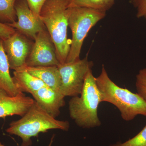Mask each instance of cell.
<instances>
[{
	"label": "cell",
	"mask_w": 146,
	"mask_h": 146,
	"mask_svg": "<svg viewBox=\"0 0 146 146\" xmlns=\"http://www.w3.org/2000/svg\"><path fill=\"white\" fill-rule=\"evenodd\" d=\"M101 96L92 70L86 74L80 95L72 97L69 102L70 117L77 125L84 129L98 127L102 123L98 115Z\"/></svg>",
	"instance_id": "obj_4"
},
{
	"label": "cell",
	"mask_w": 146,
	"mask_h": 146,
	"mask_svg": "<svg viewBox=\"0 0 146 146\" xmlns=\"http://www.w3.org/2000/svg\"><path fill=\"white\" fill-rule=\"evenodd\" d=\"M31 10L35 16L39 18L42 7L48 0H26Z\"/></svg>",
	"instance_id": "obj_20"
},
{
	"label": "cell",
	"mask_w": 146,
	"mask_h": 146,
	"mask_svg": "<svg viewBox=\"0 0 146 146\" xmlns=\"http://www.w3.org/2000/svg\"><path fill=\"white\" fill-rule=\"evenodd\" d=\"M34 102V99L23 93L12 96L0 88V118L12 115L23 117Z\"/></svg>",
	"instance_id": "obj_10"
},
{
	"label": "cell",
	"mask_w": 146,
	"mask_h": 146,
	"mask_svg": "<svg viewBox=\"0 0 146 146\" xmlns=\"http://www.w3.org/2000/svg\"><path fill=\"white\" fill-rule=\"evenodd\" d=\"M16 31V30L7 24L0 22V39L5 40Z\"/></svg>",
	"instance_id": "obj_21"
},
{
	"label": "cell",
	"mask_w": 146,
	"mask_h": 146,
	"mask_svg": "<svg viewBox=\"0 0 146 146\" xmlns=\"http://www.w3.org/2000/svg\"><path fill=\"white\" fill-rule=\"evenodd\" d=\"M16 70L26 71L42 80L46 86L60 92L61 80L57 66L31 67L25 65Z\"/></svg>",
	"instance_id": "obj_12"
},
{
	"label": "cell",
	"mask_w": 146,
	"mask_h": 146,
	"mask_svg": "<svg viewBox=\"0 0 146 146\" xmlns=\"http://www.w3.org/2000/svg\"><path fill=\"white\" fill-rule=\"evenodd\" d=\"M136 87L137 94L146 101V68L141 69L136 75Z\"/></svg>",
	"instance_id": "obj_18"
},
{
	"label": "cell",
	"mask_w": 146,
	"mask_h": 146,
	"mask_svg": "<svg viewBox=\"0 0 146 146\" xmlns=\"http://www.w3.org/2000/svg\"><path fill=\"white\" fill-rule=\"evenodd\" d=\"M17 0H0V22L13 23L17 19L15 4Z\"/></svg>",
	"instance_id": "obj_16"
},
{
	"label": "cell",
	"mask_w": 146,
	"mask_h": 146,
	"mask_svg": "<svg viewBox=\"0 0 146 146\" xmlns=\"http://www.w3.org/2000/svg\"><path fill=\"white\" fill-rule=\"evenodd\" d=\"M0 146H5L1 143V141H0Z\"/></svg>",
	"instance_id": "obj_23"
},
{
	"label": "cell",
	"mask_w": 146,
	"mask_h": 146,
	"mask_svg": "<svg viewBox=\"0 0 146 146\" xmlns=\"http://www.w3.org/2000/svg\"><path fill=\"white\" fill-rule=\"evenodd\" d=\"M54 135L52 136V138H51V139L49 145H48V146H52V144L53 143V142L54 141Z\"/></svg>",
	"instance_id": "obj_22"
},
{
	"label": "cell",
	"mask_w": 146,
	"mask_h": 146,
	"mask_svg": "<svg viewBox=\"0 0 146 146\" xmlns=\"http://www.w3.org/2000/svg\"><path fill=\"white\" fill-rule=\"evenodd\" d=\"M115 0H69L68 8L80 7L106 12L115 4Z\"/></svg>",
	"instance_id": "obj_15"
},
{
	"label": "cell",
	"mask_w": 146,
	"mask_h": 146,
	"mask_svg": "<svg viewBox=\"0 0 146 146\" xmlns=\"http://www.w3.org/2000/svg\"><path fill=\"white\" fill-rule=\"evenodd\" d=\"M130 2L137 9L136 17L138 18H145L146 0H131Z\"/></svg>",
	"instance_id": "obj_19"
},
{
	"label": "cell",
	"mask_w": 146,
	"mask_h": 146,
	"mask_svg": "<svg viewBox=\"0 0 146 146\" xmlns=\"http://www.w3.org/2000/svg\"><path fill=\"white\" fill-rule=\"evenodd\" d=\"M109 146H146V125L136 136L123 143L118 142Z\"/></svg>",
	"instance_id": "obj_17"
},
{
	"label": "cell",
	"mask_w": 146,
	"mask_h": 146,
	"mask_svg": "<svg viewBox=\"0 0 146 146\" xmlns=\"http://www.w3.org/2000/svg\"><path fill=\"white\" fill-rule=\"evenodd\" d=\"M70 127L69 122L53 117L35 101L27 112L19 120L11 123L6 131L21 138V146H31V138L38 137L40 133L54 129L68 131Z\"/></svg>",
	"instance_id": "obj_2"
},
{
	"label": "cell",
	"mask_w": 146,
	"mask_h": 146,
	"mask_svg": "<svg viewBox=\"0 0 146 146\" xmlns=\"http://www.w3.org/2000/svg\"><path fill=\"white\" fill-rule=\"evenodd\" d=\"M12 78L19 91L32 95L42 87L46 86L42 80L25 70L14 71Z\"/></svg>",
	"instance_id": "obj_14"
},
{
	"label": "cell",
	"mask_w": 146,
	"mask_h": 146,
	"mask_svg": "<svg viewBox=\"0 0 146 146\" xmlns=\"http://www.w3.org/2000/svg\"><path fill=\"white\" fill-rule=\"evenodd\" d=\"M102 102L111 104L117 108L122 118L127 121L138 115L146 117V101L138 94L120 87L110 78L104 65L101 72L96 77Z\"/></svg>",
	"instance_id": "obj_1"
},
{
	"label": "cell",
	"mask_w": 146,
	"mask_h": 146,
	"mask_svg": "<svg viewBox=\"0 0 146 146\" xmlns=\"http://www.w3.org/2000/svg\"><path fill=\"white\" fill-rule=\"evenodd\" d=\"M69 2V0H48L39 16L54 44L60 64L66 62L70 47L67 37Z\"/></svg>",
	"instance_id": "obj_3"
},
{
	"label": "cell",
	"mask_w": 146,
	"mask_h": 146,
	"mask_svg": "<svg viewBox=\"0 0 146 146\" xmlns=\"http://www.w3.org/2000/svg\"><path fill=\"white\" fill-rule=\"evenodd\" d=\"M32 96L46 112L54 118L60 115V108L65 104V96L48 86L42 87Z\"/></svg>",
	"instance_id": "obj_11"
},
{
	"label": "cell",
	"mask_w": 146,
	"mask_h": 146,
	"mask_svg": "<svg viewBox=\"0 0 146 146\" xmlns=\"http://www.w3.org/2000/svg\"><path fill=\"white\" fill-rule=\"evenodd\" d=\"M33 40L16 30L8 38L3 40V46L10 69L14 70L25 65Z\"/></svg>",
	"instance_id": "obj_8"
},
{
	"label": "cell",
	"mask_w": 146,
	"mask_h": 146,
	"mask_svg": "<svg viewBox=\"0 0 146 146\" xmlns=\"http://www.w3.org/2000/svg\"><path fill=\"white\" fill-rule=\"evenodd\" d=\"M34 43L25 65L31 67L58 66L55 46L46 29L39 32L34 39Z\"/></svg>",
	"instance_id": "obj_7"
},
{
	"label": "cell",
	"mask_w": 146,
	"mask_h": 146,
	"mask_svg": "<svg viewBox=\"0 0 146 146\" xmlns=\"http://www.w3.org/2000/svg\"><path fill=\"white\" fill-rule=\"evenodd\" d=\"M68 10V26L72 37L65 63L79 59L84 41L89 31L105 17L106 13L85 7H70Z\"/></svg>",
	"instance_id": "obj_5"
},
{
	"label": "cell",
	"mask_w": 146,
	"mask_h": 146,
	"mask_svg": "<svg viewBox=\"0 0 146 146\" xmlns=\"http://www.w3.org/2000/svg\"><path fill=\"white\" fill-rule=\"evenodd\" d=\"M94 64L88 57L58 65L60 77V92L65 97L77 96L81 94L86 74Z\"/></svg>",
	"instance_id": "obj_6"
},
{
	"label": "cell",
	"mask_w": 146,
	"mask_h": 146,
	"mask_svg": "<svg viewBox=\"0 0 146 146\" xmlns=\"http://www.w3.org/2000/svg\"><path fill=\"white\" fill-rule=\"evenodd\" d=\"M145 18V19H146V16Z\"/></svg>",
	"instance_id": "obj_24"
},
{
	"label": "cell",
	"mask_w": 146,
	"mask_h": 146,
	"mask_svg": "<svg viewBox=\"0 0 146 146\" xmlns=\"http://www.w3.org/2000/svg\"><path fill=\"white\" fill-rule=\"evenodd\" d=\"M7 56L3 46V40L0 39V88L12 96L23 92L18 90L10 75V69Z\"/></svg>",
	"instance_id": "obj_13"
},
{
	"label": "cell",
	"mask_w": 146,
	"mask_h": 146,
	"mask_svg": "<svg viewBox=\"0 0 146 146\" xmlns=\"http://www.w3.org/2000/svg\"><path fill=\"white\" fill-rule=\"evenodd\" d=\"M15 7L18 21L7 25L34 41L37 33L46 29L44 25L35 16L26 0H17Z\"/></svg>",
	"instance_id": "obj_9"
}]
</instances>
